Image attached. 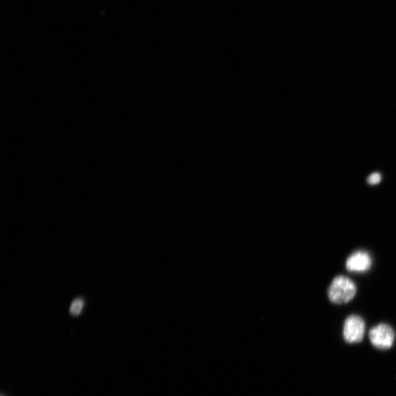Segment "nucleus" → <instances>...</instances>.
<instances>
[{
  "label": "nucleus",
  "instance_id": "1",
  "mask_svg": "<svg viewBox=\"0 0 396 396\" xmlns=\"http://www.w3.org/2000/svg\"><path fill=\"white\" fill-rule=\"evenodd\" d=\"M356 293L355 282L345 276L335 277L328 289L330 300L337 305L348 303L355 297Z\"/></svg>",
  "mask_w": 396,
  "mask_h": 396
},
{
  "label": "nucleus",
  "instance_id": "2",
  "mask_svg": "<svg viewBox=\"0 0 396 396\" xmlns=\"http://www.w3.org/2000/svg\"><path fill=\"white\" fill-rule=\"evenodd\" d=\"M395 333L390 325L380 323L370 332V339L372 345L381 350H387L393 346Z\"/></svg>",
  "mask_w": 396,
  "mask_h": 396
},
{
  "label": "nucleus",
  "instance_id": "3",
  "mask_svg": "<svg viewBox=\"0 0 396 396\" xmlns=\"http://www.w3.org/2000/svg\"><path fill=\"white\" fill-rule=\"evenodd\" d=\"M365 331L364 320L358 315L349 317L344 324V338L349 344H358L363 341Z\"/></svg>",
  "mask_w": 396,
  "mask_h": 396
},
{
  "label": "nucleus",
  "instance_id": "4",
  "mask_svg": "<svg viewBox=\"0 0 396 396\" xmlns=\"http://www.w3.org/2000/svg\"><path fill=\"white\" fill-rule=\"evenodd\" d=\"M372 264V260L369 253L358 251L348 258L346 268L351 273H365L370 270Z\"/></svg>",
  "mask_w": 396,
  "mask_h": 396
},
{
  "label": "nucleus",
  "instance_id": "5",
  "mask_svg": "<svg viewBox=\"0 0 396 396\" xmlns=\"http://www.w3.org/2000/svg\"><path fill=\"white\" fill-rule=\"evenodd\" d=\"M83 307V300L81 298L76 299L70 307V313L74 316H78L81 314Z\"/></svg>",
  "mask_w": 396,
  "mask_h": 396
},
{
  "label": "nucleus",
  "instance_id": "6",
  "mask_svg": "<svg viewBox=\"0 0 396 396\" xmlns=\"http://www.w3.org/2000/svg\"><path fill=\"white\" fill-rule=\"evenodd\" d=\"M381 175L378 173H374L372 175H371L369 178H367V181L371 185H378V183L381 181Z\"/></svg>",
  "mask_w": 396,
  "mask_h": 396
}]
</instances>
